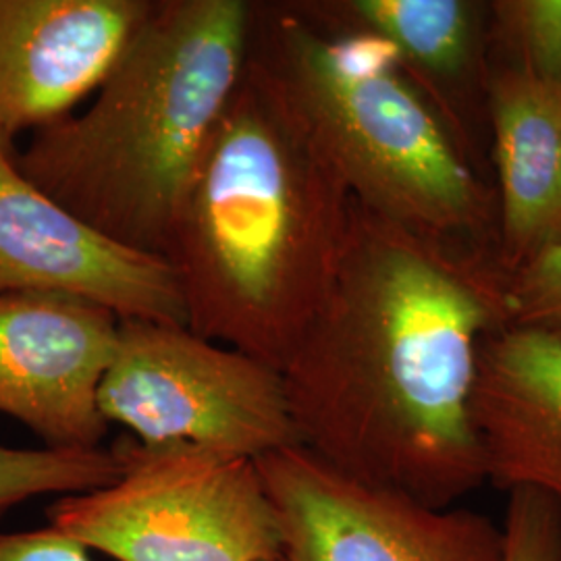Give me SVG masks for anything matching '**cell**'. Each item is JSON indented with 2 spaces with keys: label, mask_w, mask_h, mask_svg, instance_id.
<instances>
[{
  "label": "cell",
  "mask_w": 561,
  "mask_h": 561,
  "mask_svg": "<svg viewBox=\"0 0 561 561\" xmlns=\"http://www.w3.org/2000/svg\"><path fill=\"white\" fill-rule=\"evenodd\" d=\"M507 289L495 252L354 202L335 280L283 368L301 445L356 481L458 505L486 482L472 389Z\"/></svg>",
  "instance_id": "1"
},
{
  "label": "cell",
  "mask_w": 561,
  "mask_h": 561,
  "mask_svg": "<svg viewBox=\"0 0 561 561\" xmlns=\"http://www.w3.org/2000/svg\"><path fill=\"white\" fill-rule=\"evenodd\" d=\"M352 206L294 102L250 55L167 256L185 324L283 373L335 280Z\"/></svg>",
  "instance_id": "2"
},
{
  "label": "cell",
  "mask_w": 561,
  "mask_h": 561,
  "mask_svg": "<svg viewBox=\"0 0 561 561\" xmlns=\"http://www.w3.org/2000/svg\"><path fill=\"white\" fill-rule=\"evenodd\" d=\"M252 13L250 0H154L90 106L34 134L21 175L104 238L167 261L250 59Z\"/></svg>",
  "instance_id": "3"
},
{
  "label": "cell",
  "mask_w": 561,
  "mask_h": 561,
  "mask_svg": "<svg viewBox=\"0 0 561 561\" xmlns=\"http://www.w3.org/2000/svg\"><path fill=\"white\" fill-rule=\"evenodd\" d=\"M250 55L279 81L354 202L416 233L497 250V196L373 36L254 2ZM497 256V252H495Z\"/></svg>",
  "instance_id": "4"
},
{
  "label": "cell",
  "mask_w": 561,
  "mask_h": 561,
  "mask_svg": "<svg viewBox=\"0 0 561 561\" xmlns=\"http://www.w3.org/2000/svg\"><path fill=\"white\" fill-rule=\"evenodd\" d=\"M113 451L119 477L59 497L48 528L117 561H277L279 524L254 460L185 443Z\"/></svg>",
  "instance_id": "5"
},
{
  "label": "cell",
  "mask_w": 561,
  "mask_h": 561,
  "mask_svg": "<svg viewBox=\"0 0 561 561\" xmlns=\"http://www.w3.org/2000/svg\"><path fill=\"white\" fill-rule=\"evenodd\" d=\"M99 408L144 445L185 443L250 460L301 445L280 370L178 322L121 319Z\"/></svg>",
  "instance_id": "6"
},
{
  "label": "cell",
  "mask_w": 561,
  "mask_h": 561,
  "mask_svg": "<svg viewBox=\"0 0 561 561\" xmlns=\"http://www.w3.org/2000/svg\"><path fill=\"white\" fill-rule=\"evenodd\" d=\"M279 524L277 561H505L489 516L356 481L304 445L254 460Z\"/></svg>",
  "instance_id": "7"
},
{
  "label": "cell",
  "mask_w": 561,
  "mask_h": 561,
  "mask_svg": "<svg viewBox=\"0 0 561 561\" xmlns=\"http://www.w3.org/2000/svg\"><path fill=\"white\" fill-rule=\"evenodd\" d=\"M0 294H59L119 319L185 324L173 266L104 238L42 194L11 144L0 146Z\"/></svg>",
  "instance_id": "8"
},
{
  "label": "cell",
  "mask_w": 561,
  "mask_h": 561,
  "mask_svg": "<svg viewBox=\"0 0 561 561\" xmlns=\"http://www.w3.org/2000/svg\"><path fill=\"white\" fill-rule=\"evenodd\" d=\"M117 314L59 294H0V412L50 449H99L108 424L99 389Z\"/></svg>",
  "instance_id": "9"
},
{
  "label": "cell",
  "mask_w": 561,
  "mask_h": 561,
  "mask_svg": "<svg viewBox=\"0 0 561 561\" xmlns=\"http://www.w3.org/2000/svg\"><path fill=\"white\" fill-rule=\"evenodd\" d=\"M154 0H0V134L71 115L113 71Z\"/></svg>",
  "instance_id": "10"
},
{
  "label": "cell",
  "mask_w": 561,
  "mask_h": 561,
  "mask_svg": "<svg viewBox=\"0 0 561 561\" xmlns=\"http://www.w3.org/2000/svg\"><path fill=\"white\" fill-rule=\"evenodd\" d=\"M472 422L486 482L537 491L561 510V341L502 327L482 341Z\"/></svg>",
  "instance_id": "11"
},
{
  "label": "cell",
  "mask_w": 561,
  "mask_h": 561,
  "mask_svg": "<svg viewBox=\"0 0 561 561\" xmlns=\"http://www.w3.org/2000/svg\"><path fill=\"white\" fill-rule=\"evenodd\" d=\"M327 27L373 36L396 53L403 73L474 159V101L489 73V2L477 0H298Z\"/></svg>",
  "instance_id": "12"
},
{
  "label": "cell",
  "mask_w": 561,
  "mask_h": 561,
  "mask_svg": "<svg viewBox=\"0 0 561 561\" xmlns=\"http://www.w3.org/2000/svg\"><path fill=\"white\" fill-rule=\"evenodd\" d=\"M484 108L497 167V262L507 275L561 245V85L489 65Z\"/></svg>",
  "instance_id": "13"
},
{
  "label": "cell",
  "mask_w": 561,
  "mask_h": 561,
  "mask_svg": "<svg viewBox=\"0 0 561 561\" xmlns=\"http://www.w3.org/2000/svg\"><path fill=\"white\" fill-rule=\"evenodd\" d=\"M111 449H13L0 445V516L41 495H76L101 489L119 477Z\"/></svg>",
  "instance_id": "14"
},
{
  "label": "cell",
  "mask_w": 561,
  "mask_h": 561,
  "mask_svg": "<svg viewBox=\"0 0 561 561\" xmlns=\"http://www.w3.org/2000/svg\"><path fill=\"white\" fill-rule=\"evenodd\" d=\"M489 50L561 85V0L489 2Z\"/></svg>",
  "instance_id": "15"
},
{
  "label": "cell",
  "mask_w": 561,
  "mask_h": 561,
  "mask_svg": "<svg viewBox=\"0 0 561 561\" xmlns=\"http://www.w3.org/2000/svg\"><path fill=\"white\" fill-rule=\"evenodd\" d=\"M507 327L561 341V245L510 275Z\"/></svg>",
  "instance_id": "16"
},
{
  "label": "cell",
  "mask_w": 561,
  "mask_h": 561,
  "mask_svg": "<svg viewBox=\"0 0 561 561\" xmlns=\"http://www.w3.org/2000/svg\"><path fill=\"white\" fill-rule=\"evenodd\" d=\"M505 561H561V510L537 491L507 493Z\"/></svg>",
  "instance_id": "17"
},
{
  "label": "cell",
  "mask_w": 561,
  "mask_h": 561,
  "mask_svg": "<svg viewBox=\"0 0 561 561\" xmlns=\"http://www.w3.org/2000/svg\"><path fill=\"white\" fill-rule=\"evenodd\" d=\"M0 561H94L90 551L53 528L30 533L0 530Z\"/></svg>",
  "instance_id": "18"
},
{
  "label": "cell",
  "mask_w": 561,
  "mask_h": 561,
  "mask_svg": "<svg viewBox=\"0 0 561 561\" xmlns=\"http://www.w3.org/2000/svg\"><path fill=\"white\" fill-rule=\"evenodd\" d=\"M2 144H11V141L7 140V138L0 134V146H2Z\"/></svg>",
  "instance_id": "19"
}]
</instances>
